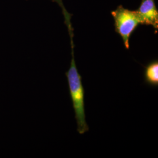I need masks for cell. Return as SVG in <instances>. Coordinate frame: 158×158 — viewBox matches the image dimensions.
<instances>
[{
  "label": "cell",
  "mask_w": 158,
  "mask_h": 158,
  "mask_svg": "<svg viewBox=\"0 0 158 158\" xmlns=\"http://www.w3.org/2000/svg\"><path fill=\"white\" fill-rule=\"evenodd\" d=\"M73 52L70 66L66 73V76L68 79L70 94L75 112L77 131L80 134H83L89 130L85 119V89L82 84L81 76L79 73L76 64Z\"/></svg>",
  "instance_id": "1"
},
{
  "label": "cell",
  "mask_w": 158,
  "mask_h": 158,
  "mask_svg": "<svg viewBox=\"0 0 158 158\" xmlns=\"http://www.w3.org/2000/svg\"><path fill=\"white\" fill-rule=\"evenodd\" d=\"M115 21V31L121 36L127 49H129L130 36L141 21L136 12L130 11L119 6L112 12Z\"/></svg>",
  "instance_id": "2"
},
{
  "label": "cell",
  "mask_w": 158,
  "mask_h": 158,
  "mask_svg": "<svg viewBox=\"0 0 158 158\" xmlns=\"http://www.w3.org/2000/svg\"><path fill=\"white\" fill-rule=\"evenodd\" d=\"M141 24L152 25L158 28V12L154 0H142L141 4L136 11Z\"/></svg>",
  "instance_id": "3"
},
{
  "label": "cell",
  "mask_w": 158,
  "mask_h": 158,
  "mask_svg": "<svg viewBox=\"0 0 158 158\" xmlns=\"http://www.w3.org/2000/svg\"><path fill=\"white\" fill-rule=\"evenodd\" d=\"M144 80L149 85L158 87V61L157 60L149 63L145 67Z\"/></svg>",
  "instance_id": "4"
}]
</instances>
